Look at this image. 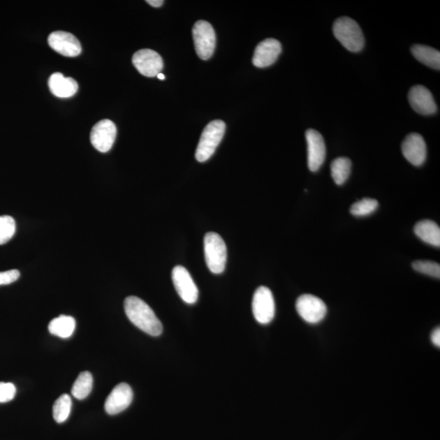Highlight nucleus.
Listing matches in <instances>:
<instances>
[{
	"mask_svg": "<svg viewBox=\"0 0 440 440\" xmlns=\"http://www.w3.org/2000/svg\"><path fill=\"white\" fill-rule=\"evenodd\" d=\"M126 315L130 321L142 331L158 337L163 328L159 318L147 303L135 296L127 297L124 301Z\"/></svg>",
	"mask_w": 440,
	"mask_h": 440,
	"instance_id": "1",
	"label": "nucleus"
},
{
	"mask_svg": "<svg viewBox=\"0 0 440 440\" xmlns=\"http://www.w3.org/2000/svg\"><path fill=\"white\" fill-rule=\"evenodd\" d=\"M332 32L335 38L347 50L358 52L365 46V37L358 23L349 17L337 19Z\"/></svg>",
	"mask_w": 440,
	"mask_h": 440,
	"instance_id": "2",
	"label": "nucleus"
},
{
	"mask_svg": "<svg viewBox=\"0 0 440 440\" xmlns=\"http://www.w3.org/2000/svg\"><path fill=\"white\" fill-rule=\"evenodd\" d=\"M205 262L214 274L223 272L227 263V247L217 233L210 232L204 237Z\"/></svg>",
	"mask_w": 440,
	"mask_h": 440,
	"instance_id": "3",
	"label": "nucleus"
},
{
	"mask_svg": "<svg viewBox=\"0 0 440 440\" xmlns=\"http://www.w3.org/2000/svg\"><path fill=\"white\" fill-rule=\"evenodd\" d=\"M226 125L221 120H214L205 127L199 140L196 159L200 163H204L210 159L224 135Z\"/></svg>",
	"mask_w": 440,
	"mask_h": 440,
	"instance_id": "4",
	"label": "nucleus"
},
{
	"mask_svg": "<svg viewBox=\"0 0 440 440\" xmlns=\"http://www.w3.org/2000/svg\"><path fill=\"white\" fill-rule=\"evenodd\" d=\"M193 37L196 52L202 60L207 61L213 55L217 36L212 24L205 21L195 23Z\"/></svg>",
	"mask_w": 440,
	"mask_h": 440,
	"instance_id": "5",
	"label": "nucleus"
},
{
	"mask_svg": "<svg viewBox=\"0 0 440 440\" xmlns=\"http://www.w3.org/2000/svg\"><path fill=\"white\" fill-rule=\"evenodd\" d=\"M252 311L256 320L262 325H267L275 316V301L270 288L261 286L254 293Z\"/></svg>",
	"mask_w": 440,
	"mask_h": 440,
	"instance_id": "6",
	"label": "nucleus"
},
{
	"mask_svg": "<svg viewBox=\"0 0 440 440\" xmlns=\"http://www.w3.org/2000/svg\"><path fill=\"white\" fill-rule=\"evenodd\" d=\"M296 309L298 315L310 324L320 323L327 314L325 303L321 298L311 295H303L298 298Z\"/></svg>",
	"mask_w": 440,
	"mask_h": 440,
	"instance_id": "7",
	"label": "nucleus"
},
{
	"mask_svg": "<svg viewBox=\"0 0 440 440\" xmlns=\"http://www.w3.org/2000/svg\"><path fill=\"white\" fill-rule=\"evenodd\" d=\"M173 281L181 300L189 305H193L198 301V288L187 269L182 266L175 267L173 270Z\"/></svg>",
	"mask_w": 440,
	"mask_h": 440,
	"instance_id": "8",
	"label": "nucleus"
},
{
	"mask_svg": "<svg viewBox=\"0 0 440 440\" xmlns=\"http://www.w3.org/2000/svg\"><path fill=\"white\" fill-rule=\"evenodd\" d=\"M117 135V127L114 122L109 119L98 122L91 131V142L94 148L101 153L109 152Z\"/></svg>",
	"mask_w": 440,
	"mask_h": 440,
	"instance_id": "9",
	"label": "nucleus"
},
{
	"mask_svg": "<svg viewBox=\"0 0 440 440\" xmlns=\"http://www.w3.org/2000/svg\"><path fill=\"white\" fill-rule=\"evenodd\" d=\"M307 143V164L308 168L312 173H316L324 163L326 155V148L324 138L317 131L308 129L306 131Z\"/></svg>",
	"mask_w": 440,
	"mask_h": 440,
	"instance_id": "10",
	"label": "nucleus"
},
{
	"mask_svg": "<svg viewBox=\"0 0 440 440\" xmlns=\"http://www.w3.org/2000/svg\"><path fill=\"white\" fill-rule=\"evenodd\" d=\"M132 63L142 75L149 78L158 75L163 68V58L151 49L136 52L132 57Z\"/></svg>",
	"mask_w": 440,
	"mask_h": 440,
	"instance_id": "11",
	"label": "nucleus"
},
{
	"mask_svg": "<svg viewBox=\"0 0 440 440\" xmlns=\"http://www.w3.org/2000/svg\"><path fill=\"white\" fill-rule=\"evenodd\" d=\"M48 44L54 51L62 56L75 57L82 52V47L78 38L72 34L65 31H55L48 36Z\"/></svg>",
	"mask_w": 440,
	"mask_h": 440,
	"instance_id": "12",
	"label": "nucleus"
},
{
	"mask_svg": "<svg viewBox=\"0 0 440 440\" xmlns=\"http://www.w3.org/2000/svg\"><path fill=\"white\" fill-rule=\"evenodd\" d=\"M133 399V391L126 383L117 385L108 396L105 404V412L110 415H116L124 412L129 407Z\"/></svg>",
	"mask_w": 440,
	"mask_h": 440,
	"instance_id": "13",
	"label": "nucleus"
},
{
	"mask_svg": "<svg viewBox=\"0 0 440 440\" xmlns=\"http://www.w3.org/2000/svg\"><path fill=\"white\" fill-rule=\"evenodd\" d=\"M409 101L413 109L422 115H432L437 111V103L427 87L414 86L409 90Z\"/></svg>",
	"mask_w": 440,
	"mask_h": 440,
	"instance_id": "14",
	"label": "nucleus"
},
{
	"mask_svg": "<svg viewBox=\"0 0 440 440\" xmlns=\"http://www.w3.org/2000/svg\"><path fill=\"white\" fill-rule=\"evenodd\" d=\"M402 153L406 159L415 166H422L427 159V145L418 133H410L404 140Z\"/></svg>",
	"mask_w": 440,
	"mask_h": 440,
	"instance_id": "15",
	"label": "nucleus"
},
{
	"mask_svg": "<svg viewBox=\"0 0 440 440\" xmlns=\"http://www.w3.org/2000/svg\"><path fill=\"white\" fill-rule=\"evenodd\" d=\"M281 53V44L275 38H267L258 44L254 50L253 64L258 68L272 65Z\"/></svg>",
	"mask_w": 440,
	"mask_h": 440,
	"instance_id": "16",
	"label": "nucleus"
},
{
	"mask_svg": "<svg viewBox=\"0 0 440 440\" xmlns=\"http://www.w3.org/2000/svg\"><path fill=\"white\" fill-rule=\"evenodd\" d=\"M48 86L54 96L68 98L75 96L78 89L77 82L72 78H66L61 73H55L49 78Z\"/></svg>",
	"mask_w": 440,
	"mask_h": 440,
	"instance_id": "17",
	"label": "nucleus"
},
{
	"mask_svg": "<svg viewBox=\"0 0 440 440\" xmlns=\"http://www.w3.org/2000/svg\"><path fill=\"white\" fill-rule=\"evenodd\" d=\"M414 233L425 243L435 247H440V228L432 220L424 219L416 223Z\"/></svg>",
	"mask_w": 440,
	"mask_h": 440,
	"instance_id": "18",
	"label": "nucleus"
},
{
	"mask_svg": "<svg viewBox=\"0 0 440 440\" xmlns=\"http://www.w3.org/2000/svg\"><path fill=\"white\" fill-rule=\"evenodd\" d=\"M411 52L418 61L424 65L439 71L440 68V52L437 49L425 45L415 44L411 47Z\"/></svg>",
	"mask_w": 440,
	"mask_h": 440,
	"instance_id": "19",
	"label": "nucleus"
},
{
	"mask_svg": "<svg viewBox=\"0 0 440 440\" xmlns=\"http://www.w3.org/2000/svg\"><path fill=\"white\" fill-rule=\"evenodd\" d=\"M76 321L75 318L70 316L61 315L53 319L48 325V330L52 335L68 339L75 332Z\"/></svg>",
	"mask_w": 440,
	"mask_h": 440,
	"instance_id": "20",
	"label": "nucleus"
},
{
	"mask_svg": "<svg viewBox=\"0 0 440 440\" xmlns=\"http://www.w3.org/2000/svg\"><path fill=\"white\" fill-rule=\"evenodd\" d=\"M351 170V161L349 158H337L332 161L331 175L337 185L344 184L349 178Z\"/></svg>",
	"mask_w": 440,
	"mask_h": 440,
	"instance_id": "21",
	"label": "nucleus"
},
{
	"mask_svg": "<svg viewBox=\"0 0 440 440\" xmlns=\"http://www.w3.org/2000/svg\"><path fill=\"white\" fill-rule=\"evenodd\" d=\"M93 386V378L89 372H82L73 385L71 393L78 400L85 399L90 395Z\"/></svg>",
	"mask_w": 440,
	"mask_h": 440,
	"instance_id": "22",
	"label": "nucleus"
},
{
	"mask_svg": "<svg viewBox=\"0 0 440 440\" xmlns=\"http://www.w3.org/2000/svg\"><path fill=\"white\" fill-rule=\"evenodd\" d=\"M72 407L71 396L64 394L54 403L52 409L53 418L57 423H65L70 417Z\"/></svg>",
	"mask_w": 440,
	"mask_h": 440,
	"instance_id": "23",
	"label": "nucleus"
},
{
	"mask_svg": "<svg viewBox=\"0 0 440 440\" xmlns=\"http://www.w3.org/2000/svg\"><path fill=\"white\" fill-rule=\"evenodd\" d=\"M378 207V200L372 198H364L352 205L350 212L355 217H364L373 214Z\"/></svg>",
	"mask_w": 440,
	"mask_h": 440,
	"instance_id": "24",
	"label": "nucleus"
},
{
	"mask_svg": "<svg viewBox=\"0 0 440 440\" xmlns=\"http://www.w3.org/2000/svg\"><path fill=\"white\" fill-rule=\"evenodd\" d=\"M16 233V222L9 215L0 217V244H6Z\"/></svg>",
	"mask_w": 440,
	"mask_h": 440,
	"instance_id": "25",
	"label": "nucleus"
},
{
	"mask_svg": "<svg viewBox=\"0 0 440 440\" xmlns=\"http://www.w3.org/2000/svg\"><path fill=\"white\" fill-rule=\"evenodd\" d=\"M413 267L415 271L425 274V275L438 279L440 277V266L437 263L427 261H418L413 263Z\"/></svg>",
	"mask_w": 440,
	"mask_h": 440,
	"instance_id": "26",
	"label": "nucleus"
},
{
	"mask_svg": "<svg viewBox=\"0 0 440 440\" xmlns=\"http://www.w3.org/2000/svg\"><path fill=\"white\" fill-rule=\"evenodd\" d=\"M17 389L13 383H0V403H7L14 399Z\"/></svg>",
	"mask_w": 440,
	"mask_h": 440,
	"instance_id": "27",
	"label": "nucleus"
},
{
	"mask_svg": "<svg viewBox=\"0 0 440 440\" xmlns=\"http://www.w3.org/2000/svg\"><path fill=\"white\" fill-rule=\"evenodd\" d=\"M20 272L14 269L6 272H0V286L9 285L18 280Z\"/></svg>",
	"mask_w": 440,
	"mask_h": 440,
	"instance_id": "28",
	"label": "nucleus"
},
{
	"mask_svg": "<svg viewBox=\"0 0 440 440\" xmlns=\"http://www.w3.org/2000/svg\"><path fill=\"white\" fill-rule=\"evenodd\" d=\"M432 341L433 344L439 347L440 346V329L439 327L435 329L432 335Z\"/></svg>",
	"mask_w": 440,
	"mask_h": 440,
	"instance_id": "29",
	"label": "nucleus"
},
{
	"mask_svg": "<svg viewBox=\"0 0 440 440\" xmlns=\"http://www.w3.org/2000/svg\"><path fill=\"white\" fill-rule=\"evenodd\" d=\"M147 3L154 8H159L161 6V5L163 4L164 2L163 1V0H148Z\"/></svg>",
	"mask_w": 440,
	"mask_h": 440,
	"instance_id": "30",
	"label": "nucleus"
},
{
	"mask_svg": "<svg viewBox=\"0 0 440 440\" xmlns=\"http://www.w3.org/2000/svg\"><path fill=\"white\" fill-rule=\"evenodd\" d=\"M156 77H158L159 78V80H164L165 78H166L165 75H163V73H159V75H156Z\"/></svg>",
	"mask_w": 440,
	"mask_h": 440,
	"instance_id": "31",
	"label": "nucleus"
}]
</instances>
